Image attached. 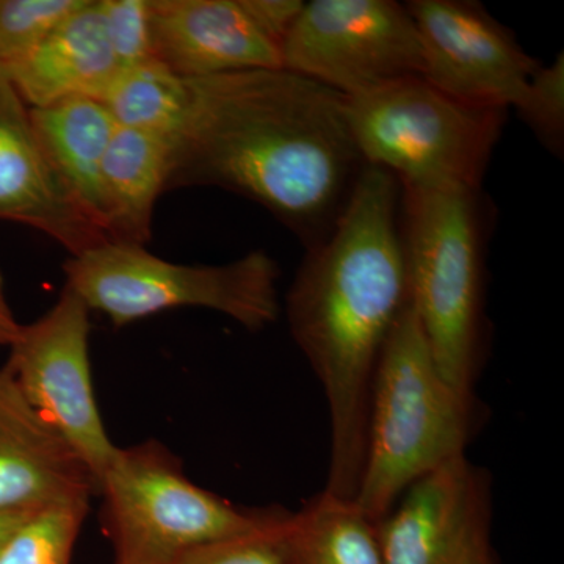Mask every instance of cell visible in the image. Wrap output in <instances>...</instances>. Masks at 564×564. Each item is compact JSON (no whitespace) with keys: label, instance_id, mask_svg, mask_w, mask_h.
<instances>
[{"label":"cell","instance_id":"1","mask_svg":"<svg viewBox=\"0 0 564 564\" xmlns=\"http://www.w3.org/2000/svg\"><path fill=\"white\" fill-rule=\"evenodd\" d=\"M191 104L173 139L169 191L236 193L322 242L366 169L347 99L288 69H252L188 80Z\"/></svg>","mask_w":564,"mask_h":564},{"label":"cell","instance_id":"2","mask_svg":"<svg viewBox=\"0 0 564 564\" xmlns=\"http://www.w3.org/2000/svg\"><path fill=\"white\" fill-rule=\"evenodd\" d=\"M399 181L367 165L328 236L306 248L285 295L296 347L325 392L329 469L323 491L355 499L367 451L375 370L410 303Z\"/></svg>","mask_w":564,"mask_h":564},{"label":"cell","instance_id":"3","mask_svg":"<svg viewBox=\"0 0 564 564\" xmlns=\"http://www.w3.org/2000/svg\"><path fill=\"white\" fill-rule=\"evenodd\" d=\"M474 433L475 399L445 380L410 302L375 370L355 503L377 524L415 480L463 455Z\"/></svg>","mask_w":564,"mask_h":564},{"label":"cell","instance_id":"4","mask_svg":"<svg viewBox=\"0 0 564 564\" xmlns=\"http://www.w3.org/2000/svg\"><path fill=\"white\" fill-rule=\"evenodd\" d=\"M489 207L484 191L402 188L410 302L445 380L467 399L484 355Z\"/></svg>","mask_w":564,"mask_h":564},{"label":"cell","instance_id":"5","mask_svg":"<svg viewBox=\"0 0 564 564\" xmlns=\"http://www.w3.org/2000/svg\"><path fill=\"white\" fill-rule=\"evenodd\" d=\"M507 113L452 98L423 77L347 99L362 161L413 191H480Z\"/></svg>","mask_w":564,"mask_h":564},{"label":"cell","instance_id":"6","mask_svg":"<svg viewBox=\"0 0 564 564\" xmlns=\"http://www.w3.org/2000/svg\"><path fill=\"white\" fill-rule=\"evenodd\" d=\"M65 285L88 310L115 326L131 325L165 311L198 307L261 332L281 313L280 269L265 251L248 252L221 265H185L140 245L106 242L63 263Z\"/></svg>","mask_w":564,"mask_h":564},{"label":"cell","instance_id":"7","mask_svg":"<svg viewBox=\"0 0 564 564\" xmlns=\"http://www.w3.org/2000/svg\"><path fill=\"white\" fill-rule=\"evenodd\" d=\"M115 564H169L196 545L272 524L280 510H243L188 480L158 441L118 447L98 481Z\"/></svg>","mask_w":564,"mask_h":564},{"label":"cell","instance_id":"8","mask_svg":"<svg viewBox=\"0 0 564 564\" xmlns=\"http://www.w3.org/2000/svg\"><path fill=\"white\" fill-rule=\"evenodd\" d=\"M282 69L339 93L369 95L423 77L421 39L406 6L393 0L304 2L281 46Z\"/></svg>","mask_w":564,"mask_h":564},{"label":"cell","instance_id":"9","mask_svg":"<svg viewBox=\"0 0 564 564\" xmlns=\"http://www.w3.org/2000/svg\"><path fill=\"white\" fill-rule=\"evenodd\" d=\"M90 313L84 300L63 285L46 313L21 325L6 366L22 395L79 455L98 485L118 445L104 425L93 386Z\"/></svg>","mask_w":564,"mask_h":564},{"label":"cell","instance_id":"10","mask_svg":"<svg viewBox=\"0 0 564 564\" xmlns=\"http://www.w3.org/2000/svg\"><path fill=\"white\" fill-rule=\"evenodd\" d=\"M377 536L381 564H499L491 475L466 454L448 459L402 494Z\"/></svg>","mask_w":564,"mask_h":564},{"label":"cell","instance_id":"11","mask_svg":"<svg viewBox=\"0 0 564 564\" xmlns=\"http://www.w3.org/2000/svg\"><path fill=\"white\" fill-rule=\"evenodd\" d=\"M421 39L423 79L475 106L511 109L541 63L474 0L404 2Z\"/></svg>","mask_w":564,"mask_h":564},{"label":"cell","instance_id":"12","mask_svg":"<svg viewBox=\"0 0 564 564\" xmlns=\"http://www.w3.org/2000/svg\"><path fill=\"white\" fill-rule=\"evenodd\" d=\"M0 221L35 229L69 256L110 242L55 174L33 128L31 109L2 69Z\"/></svg>","mask_w":564,"mask_h":564},{"label":"cell","instance_id":"13","mask_svg":"<svg viewBox=\"0 0 564 564\" xmlns=\"http://www.w3.org/2000/svg\"><path fill=\"white\" fill-rule=\"evenodd\" d=\"M98 485L79 455L0 367V513L90 502Z\"/></svg>","mask_w":564,"mask_h":564},{"label":"cell","instance_id":"14","mask_svg":"<svg viewBox=\"0 0 564 564\" xmlns=\"http://www.w3.org/2000/svg\"><path fill=\"white\" fill-rule=\"evenodd\" d=\"M154 58L185 80L282 68L240 0H150Z\"/></svg>","mask_w":564,"mask_h":564},{"label":"cell","instance_id":"15","mask_svg":"<svg viewBox=\"0 0 564 564\" xmlns=\"http://www.w3.org/2000/svg\"><path fill=\"white\" fill-rule=\"evenodd\" d=\"M0 69L29 109H41L76 98L102 101L121 68L104 31L98 0H85L35 50Z\"/></svg>","mask_w":564,"mask_h":564},{"label":"cell","instance_id":"16","mask_svg":"<svg viewBox=\"0 0 564 564\" xmlns=\"http://www.w3.org/2000/svg\"><path fill=\"white\" fill-rule=\"evenodd\" d=\"M172 158V139L117 128L102 166L104 229L110 242H150L155 206L169 192Z\"/></svg>","mask_w":564,"mask_h":564},{"label":"cell","instance_id":"17","mask_svg":"<svg viewBox=\"0 0 564 564\" xmlns=\"http://www.w3.org/2000/svg\"><path fill=\"white\" fill-rule=\"evenodd\" d=\"M31 117L55 174L82 209L106 232L102 166L111 137L117 131L109 110L99 99L76 98L31 109Z\"/></svg>","mask_w":564,"mask_h":564},{"label":"cell","instance_id":"18","mask_svg":"<svg viewBox=\"0 0 564 564\" xmlns=\"http://www.w3.org/2000/svg\"><path fill=\"white\" fill-rule=\"evenodd\" d=\"M281 564H381L377 524L355 500L322 491L285 518Z\"/></svg>","mask_w":564,"mask_h":564},{"label":"cell","instance_id":"19","mask_svg":"<svg viewBox=\"0 0 564 564\" xmlns=\"http://www.w3.org/2000/svg\"><path fill=\"white\" fill-rule=\"evenodd\" d=\"M117 128L174 139L191 104L188 80L152 58L118 70L102 98Z\"/></svg>","mask_w":564,"mask_h":564},{"label":"cell","instance_id":"20","mask_svg":"<svg viewBox=\"0 0 564 564\" xmlns=\"http://www.w3.org/2000/svg\"><path fill=\"white\" fill-rule=\"evenodd\" d=\"M90 502L32 511L0 549V564H70Z\"/></svg>","mask_w":564,"mask_h":564},{"label":"cell","instance_id":"21","mask_svg":"<svg viewBox=\"0 0 564 564\" xmlns=\"http://www.w3.org/2000/svg\"><path fill=\"white\" fill-rule=\"evenodd\" d=\"M85 0H0V68L35 50Z\"/></svg>","mask_w":564,"mask_h":564},{"label":"cell","instance_id":"22","mask_svg":"<svg viewBox=\"0 0 564 564\" xmlns=\"http://www.w3.org/2000/svg\"><path fill=\"white\" fill-rule=\"evenodd\" d=\"M511 109L556 159L564 154V55L540 66Z\"/></svg>","mask_w":564,"mask_h":564},{"label":"cell","instance_id":"23","mask_svg":"<svg viewBox=\"0 0 564 564\" xmlns=\"http://www.w3.org/2000/svg\"><path fill=\"white\" fill-rule=\"evenodd\" d=\"M98 6L120 68L154 58L150 0H98Z\"/></svg>","mask_w":564,"mask_h":564},{"label":"cell","instance_id":"24","mask_svg":"<svg viewBox=\"0 0 564 564\" xmlns=\"http://www.w3.org/2000/svg\"><path fill=\"white\" fill-rule=\"evenodd\" d=\"M289 513L256 532L212 541L176 556L169 564H281L282 527Z\"/></svg>","mask_w":564,"mask_h":564},{"label":"cell","instance_id":"25","mask_svg":"<svg viewBox=\"0 0 564 564\" xmlns=\"http://www.w3.org/2000/svg\"><path fill=\"white\" fill-rule=\"evenodd\" d=\"M245 13L278 46H282L296 18L302 13V0H240Z\"/></svg>","mask_w":564,"mask_h":564},{"label":"cell","instance_id":"26","mask_svg":"<svg viewBox=\"0 0 564 564\" xmlns=\"http://www.w3.org/2000/svg\"><path fill=\"white\" fill-rule=\"evenodd\" d=\"M22 323L17 321L7 299L6 284L0 273V347H10L20 336Z\"/></svg>","mask_w":564,"mask_h":564},{"label":"cell","instance_id":"27","mask_svg":"<svg viewBox=\"0 0 564 564\" xmlns=\"http://www.w3.org/2000/svg\"><path fill=\"white\" fill-rule=\"evenodd\" d=\"M31 513H0V549Z\"/></svg>","mask_w":564,"mask_h":564}]
</instances>
